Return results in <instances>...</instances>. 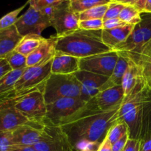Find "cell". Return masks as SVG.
Here are the masks:
<instances>
[{
  "mask_svg": "<svg viewBox=\"0 0 151 151\" xmlns=\"http://www.w3.org/2000/svg\"><path fill=\"white\" fill-rule=\"evenodd\" d=\"M121 104L109 110H101L90 100L58 126L66 134L72 147L81 141L101 144L109 128L121 119Z\"/></svg>",
  "mask_w": 151,
  "mask_h": 151,
  "instance_id": "1",
  "label": "cell"
},
{
  "mask_svg": "<svg viewBox=\"0 0 151 151\" xmlns=\"http://www.w3.org/2000/svg\"><path fill=\"white\" fill-rule=\"evenodd\" d=\"M55 37L56 51L83 58L108 52L111 49L103 43L102 29L86 30L78 29Z\"/></svg>",
  "mask_w": 151,
  "mask_h": 151,
  "instance_id": "2",
  "label": "cell"
},
{
  "mask_svg": "<svg viewBox=\"0 0 151 151\" xmlns=\"http://www.w3.org/2000/svg\"><path fill=\"white\" fill-rule=\"evenodd\" d=\"M150 101L151 89L140 77L134 88L123 99L119 110L120 119L128 127L130 138L139 139L145 109Z\"/></svg>",
  "mask_w": 151,
  "mask_h": 151,
  "instance_id": "3",
  "label": "cell"
},
{
  "mask_svg": "<svg viewBox=\"0 0 151 151\" xmlns=\"http://www.w3.org/2000/svg\"><path fill=\"white\" fill-rule=\"evenodd\" d=\"M43 93L47 105L60 98H80L81 83L74 74H51L45 82Z\"/></svg>",
  "mask_w": 151,
  "mask_h": 151,
  "instance_id": "4",
  "label": "cell"
},
{
  "mask_svg": "<svg viewBox=\"0 0 151 151\" xmlns=\"http://www.w3.org/2000/svg\"><path fill=\"white\" fill-rule=\"evenodd\" d=\"M151 39V13H141V21L134 26L126 41L114 49L134 60L142 48Z\"/></svg>",
  "mask_w": 151,
  "mask_h": 151,
  "instance_id": "5",
  "label": "cell"
},
{
  "mask_svg": "<svg viewBox=\"0 0 151 151\" xmlns=\"http://www.w3.org/2000/svg\"><path fill=\"white\" fill-rule=\"evenodd\" d=\"M41 10L50 18V24L58 35L79 29V13L72 10L69 0H63Z\"/></svg>",
  "mask_w": 151,
  "mask_h": 151,
  "instance_id": "6",
  "label": "cell"
},
{
  "mask_svg": "<svg viewBox=\"0 0 151 151\" xmlns=\"http://www.w3.org/2000/svg\"><path fill=\"white\" fill-rule=\"evenodd\" d=\"M52 60L39 66L27 67L14 86L16 97L34 90L44 89V84L52 74Z\"/></svg>",
  "mask_w": 151,
  "mask_h": 151,
  "instance_id": "7",
  "label": "cell"
},
{
  "mask_svg": "<svg viewBox=\"0 0 151 151\" xmlns=\"http://www.w3.org/2000/svg\"><path fill=\"white\" fill-rule=\"evenodd\" d=\"M44 89H37L17 97L15 107L31 121L44 122L47 115V103Z\"/></svg>",
  "mask_w": 151,
  "mask_h": 151,
  "instance_id": "8",
  "label": "cell"
},
{
  "mask_svg": "<svg viewBox=\"0 0 151 151\" xmlns=\"http://www.w3.org/2000/svg\"><path fill=\"white\" fill-rule=\"evenodd\" d=\"M87 103L81 98H60L47 105L44 121L54 125H60L64 120L81 110Z\"/></svg>",
  "mask_w": 151,
  "mask_h": 151,
  "instance_id": "9",
  "label": "cell"
},
{
  "mask_svg": "<svg viewBox=\"0 0 151 151\" xmlns=\"http://www.w3.org/2000/svg\"><path fill=\"white\" fill-rule=\"evenodd\" d=\"M16 29L22 37L27 35H41L47 27L51 26L50 18L41 10L29 6L15 23Z\"/></svg>",
  "mask_w": 151,
  "mask_h": 151,
  "instance_id": "10",
  "label": "cell"
},
{
  "mask_svg": "<svg viewBox=\"0 0 151 151\" xmlns=\"http://www.w3.org/2000/svg\"><path fill=\"white\" fill-rule=\"evenodd\" d=\"M41 139L32 145L37 151H73L74 148L67 137L58 125L45 122Z\"/></svg>",
  "mask_w": 151,
  "mask_h": 151,
  "instance_id": "11",
  "label": "cell"
},
{
  "mask_svg": "<svg viewBox=\"0 0 151 151\" xmlns=\"http://www.w3.org/2000/svg\"><path fill=\"white\" fill-rule=\"evenodd\" d=\"M118 58L119 54L114 50L80 58V70L87 71L109 78L113 72Z\"/></svg>",
  "mask_w": 151,
  "mask_h": 151,
  "instance_id": "12",
  "label": "cell"
},
{
  "mask_svg": "<svg viewBox=\"0 0 151 151\" xmlns=\"http://www.w3.org/2000/svg\"><path fill=\"white\" fill-rule=\"evenodd\" d=\"M45 122L31 121L18 127L12 131L14 145L32 146L41 139L44 134Z\"/></svg>",
  "mask_w": 151,
  "mask_h": 151,
  "instance_id": "13",
  "label": "cell"
},
{
  "mask_svg": "<svg viewBox=\"0 0 151 151\" xmlns=\"http://www.w3.org/2000/svg\"><path fill=\"white\" fill-rule=\"evenodd\" d=\"M74 75L81 83L80 98L86 103L94 98L109 80V77L97 75L87 71L79 70Z\"/></svg>",
  "mask_w": 151,
  "mask_h": 151,
  "instance_id": "14",
  "label": "cell"
},
{
  "mask_svg": "<svg viewBox=\"0 0 151 151\" xmlns=\"http://www.w3.org/2000/svg\"><path fill=\"white\" fill-rule=\"evenodd\" d=\"M16 98L0 103V131L12 132L29 121L15 107Z\"/></svg>",
  "mask_w": 151,
  "mask_h": 151,
  "instance_id": "15",
  "label": "cell"
},
{
  "mask_svg": "<svg viewBox=\"0 0 151 151\" xmlns=\"http://www.w3.org/2000/svg\"><path fill=\"white\" fill-rule=\"evenodd\" d=\"M56 53L54 36L44 38L43 42L32 53L27 56V66H39L51 61Z\"/></svg>",
  "mask_w": 151,
  "mask_h": 151,
  "instance_id": "16",
  "label": "cell"
},
{
  "mask_svg": "<svg viewBox=\"0 0 151 151\" xmlns=\"http://www.w3.org/2000/svg\"><path fill=\"white\" fill-rule=\"evenodd\" d=\"M125 93L122 85L114 86L100 91L91 101L101 110H109L122 103Z\"/></svg>",
  "mask_w": 151,
  "mask_h": 151,
  "instance_id": "17",
  "label": "cell"
},
{
  "mask_svg": "<svg viewBox=\"0 0 151 151\" xmlns=\"http://www.w3.org/2000/svg\"><path fill=\"white\" fill-rule=\"evenodd\" d=\"M80 58L61 52L56 51L52 60V74L57 75H72L80 70Z\"/></svg>",
  "mask_w": 151,
  "mask_h": 151,
  "instance_id": "18",
  "label": "cell"
},
{
  "mask_svg": "<svg viewBox=\"0 0 151 151\" xmlns=\"http://www.w3.org/2000/svg\"><path fill=\"white\" fill-rule=\"evenodd\" d=\"M134 24H126L111 29H102L103 43L112 50L126 41L134 29Z\"/></svg>",
  "mask_w": 151,
  "mask_h": 151,
  "instance_id": "19",
  "label": "cell"
},
{
  "mask_svg": "<svg viewBox=\"0 0 151 151\" xmlns=\"http://www.w3.org/2000/svg\"><path fill=\"white\" fill-rule=\"evenodd\" d=\"M134 61L138 66L141 78L151 89V39L143 46Z\"/></svg>",
  "mask_w": 151,
  "mask_h": 151,
  "instance_id": "20",
  "label": "cell"
},
{
  "mask_svg": "<svg viewBox=\"0 0 151 151\" xmlns=\"http://www.w3.org/2000/svg\"><path fill=\"white\" fill-rule=\"evenodd\" d=\"M22 38L15 25L0 31V58H4L13 52Z\"/></svg>",
  "mask_w": 151,
  "mask_h": 151,
  "instance_id": "21",
  "label": "cell"
},
{
  "mask_svg": "<svg viewBox=\"0 0 151 151\" xmlns=\"http://www.w3.org/2000/svg\"><path fill=\"white\" fill-rule=\"evenodd\" d=\"M24 69L13 70L0 79V103L17 98L14 91L15 84L22 76Z\"/></svg>",
  "mask_w": 151,
  "mask_h": 151,
  "instance_id": "22",
  "label": "cell"
},
{
  "mask_svg": "<svg viewBox=\"0 0 151 151\" xmlns=\"http://www.w3.org/2000/svg\"><path fill=\"white\" fill-rule=\"evenodd\" d=\"M139 139L140 141L139 151H151V101L145 109Z\"/></svg>",
  "mask_w": 151,
  "mask_h": 151,
  "instance_id": "23",
  "label": "cell"
},
{
  "mask_svg": "<svg viewBox=\"0 0 151 151\" xmlns=\"http://www.w3.org/2000/svg\"><path fill=\"white\" fill-rule=\"evenodd\" d=\"M129 60L130 58L127 56L119 54V58L115 65L111 75L109 77L108 81L103 85L100 91L109 88V87L114 86L122 85V78L128 66Z\"/></svg>",
  "mask_w": 151,
  "mask_h": 151,
  "instance_id": "24",
  "label": "cell"
},
{
  "mask_svg": "<svg viewBox=\"0 0 151 151\" xmlns=\"http://www.w3.org/2000/svg\"><path fill=\"white\" fill-rule=\"evenodd\" d=\"M140 78L138 66L133 60L130 59L127 70L122 78V86L123 88L125 97L128 95L134 88Z\"/></svg>",
  "mask_w": 151,
  "mask_h": 151,
  "instance_id": "25",
  "label": "cell"
},
{
  "mask_svg": "<svg viewBox=\"0 0 151 151\" xmlns=\"http://www.w3.org/2000/svg\"><path fill=\"white\" fill-rule=\"evenodd\" d=\"M44 38L38 35H27L22 37L15 48V51L27 57L32 53L43 42Z\"/></svg>",
  "mask_w": 151,
  "mask_h": 151,
  "instance_id": "26",
  "label": "cell"
},
{
  "mask_svg": "<svg viewBox=\"0 0 151 151\" xmlns=\"http://www.w3.org/2000/svg\"><path fill=\"white\" fill-rule=\"evenodd\" d=\"M110 0H69L72 10L77 13H81L90 8L103 4H108Z\"/></svg>",
  "mask_w": 151,
  "mask_h": 151,
  "instance_id": "27",
  "label": "cell"
},
{
  "mask_svg": "<svg viewBox=\"0 0 151 151\" xmlns=\"http://www.w3.org/2000/svg\"><path fill=\"white\" fill-rule=\"evenodd\" d=\"M127 133H129L128 125L122 119H120L109 128L106 139L111 144L113 145Z\"/></svg>",
  "mask_w": 151,
  "mask_h": 151,
  "instance_id": "28",
  "label": "cell"
},
{
  "mask_svg": "<svg viewBox=\"0 0 151 151\" xmlns=\"http://www.w3.org/2000/svg\"><path fill=\"white\" fill-rule=\"evenodd\" d=\"M119 19L124 23L136 25L141 21V13L133 5H126L121 11Z\"/></svg>",
  "mask_w": 151,
  "mask_h": 151,
  "instance_id": "29",
  "label": "cell"
},
{
  "mask_svg": "<svg viewBox=\"0 0 151 151\" xmlns=\"http://www.w3.org/2000/svg\"><path fill=\"white\" fill-rule=\"evenodd\" d=\"M108 7H109V4L96 6L92 8L85 10L79 13L80 21L88 20V19H103V20L105 14L107 11Z\"/></svg>",
  "mask_w": 151,
  "mask_h": 151,
  "instance_id": "30",
  "label": "cell"
},
{
  "mask_svg": "<svg viewBox=\"0 0 151 151\" xmlns=\"http://www.w3.org/2000/svg\"><path fill=\"white\" fill-rule=\"evenodd\" d=\"M4 58L7 60L12 70L26 69L27 67L26 56L15 51V50L7 55Z\"/></svg>",
  "mask_w": 151,
  "mask_h": 151,
  "instance_id": "31",
  "label": "cell"
},
{
  "mask_svg": "<svg viewBox=\"0 0 151 151\" xmlns=\"http://www.w3.org/2000/svg\"><path fill=\"white\" fill-rule=\"evenodd\" d=\"M27 4H29L28 1L26 4H24L23 6H22V7H19V8L7 13L5 16L1 18L0 19V31L4 30V29H7V28L15 25V23L16 22L17 19H19L18 16H19V13L22 11V10L26 7V5Z\"/></svg>",
  "mask_w": 151,
  "mask_h": 151,
  "instance_id": "32",
  "label": "cell"
},
{
  "mask_svg": "<svg viewBox=\"0 0 151 151\" xmlns=\"http://www.w3.org/2000/svg\"><path fill=\"white\" fill-rule=\"evenodd\" d=\"M125 6V5L120 4V3L115 2L113 1H111L109 4V7H108L107 11L103 18V21L110 19H114V18H119V14H120L121 11L123 10Z\"/></svg>",
  "mask_w": 151,
  "mask_h": 151,
  "instance_id": "33",
  "label": "cell"
},
{
  "mask_svg": "<svg viewBox=\"0 0 151 151\" xmlns=\"http://www.w3.org/2000/svg\"><path fill=\"white\" fill-rule=\"evenodd\" d=\"M79 28L86 30H100L103 29V19H88L79 22Z\"/></svg>",
  "mask_w": 151,
  "mask_h": 151,
  "instance_id": "34",
  "label": "cell"
},
{
  "mask_svg": "<svg viewBox=\"0 0 151 151\" xmlns=\"http://www.w3.org/2000/svg\"><path fill=\"white\" fill-rule=\"evenodd\" d=\"M13 146L12 132L0 131V151H11Z\"/></svg>",
  "mask_w": 151,
  "mask_h": 151,
  "instance_id": "35",
  "label": "cell"
},
{
  "mask_svg": "<svg viewBox=\"0 0 151 151\" xmlns=\"http://www.w3.org/2000/svg\"><path fill=\"white\" fill-rule=\"evenodd\" d=\"M100 144L89 141H81L73 146L76 151H97Z\"/></svg>",
  "mask_w": 151,
  "mask_h": 151,
  "instance_id": "36",
  "label": "cell"
},
{
  "mask_svg": "<svg viewBox=\"0 0 151 151\" xmlns=\"http://www.w3.org/2000/svg\"><path fill=\"white\" fill-rule=\"evenodd\" d=\"M63 0H28L29 6L38 10H42L45 7L61 1Z\"/></svg>",
  "mask_w": 151,
  "mask_h": 151,
  "instance_id": "37",
  "label": "cell"
},
{
  "mask_svg": "<svg viewBox=\"0 0 151 151\" xmlns=\"http://www.w3.org/2000/svg\"><path fill=\"white\" fill-rule=\"evenodd\" d=\"M126 24L124 23L122 20L119 18H114V19H107V20L103 21V29H111L114 28L119 27L123 26Z\"/></svg>",
  "mask_w": 151,
  "mask_h": 151,
  "instance_id": "38",
  "label": "cell"
},
{
  "mask_svg": "<svg viewBox=\"0 0 151 151\" xmlns=\"http://www.w3.org/2000/svg\"><path fill=\"white\" fill-rule=\"evenodd\" d=\"M130 138L129 133L125 134L122 138L119 139L118 141L114 143L112 145V151H122L124 147H125V145H126L127 142H128V139Z\"/></svg>",
  "mask_w": 151,
  "mask_h": 151,
  "instance_id": "39",
  "label": "cell"
},
{
  "mask_svg": "<svg viewBox=\"0 0 151 151\" xmlns=\"http://www.w3.org/2000/svg\"><path fill=\"white\" fill-rule=\"evenodd\" d=\"M140 141L137 139H128L122 151H139Z\"/></svg>",
  "mask_w": 151,
  "mask_h": 151,
  "instance_id": "40",
  "label": "cell"
},
{
  "mask_svg": "<svg viewBox=\"0 0 151 151\" xmlns=\"http://www.w3.org/2000/svg\"><path fill=\"white\" fill-rule=\"evenodd\" d=\"M12 69L5 58H0V79L12 72Z\"/></svg>",
  "mask_w": 151,
  "mask_h": 151,
  "instance_id": "41",
  "label": "cell"
},
{
  "mask_svg": "<svg viewBox=\"0 0 151 151\" xmlns=\"http://www.w3.org/2000/svg\"><path fill=\"white\" fill-rule=\"evenodd\" d=\"M97 151H112V145L105 138L100 144Z\"/></svg>",
  "mask_w": 151,
  "mask_h": 151,
  "instance_id": "42",
  "label": "cell"
},
{
  "mask_svg": "<svg viewBox=\"0 0 151 151\" xmlns=\"http://www.w3.org/2000/svg\"><path fill=\"white\" fill-rule=\"evenodd\" d=\"M11 151H37L32 146L14 145Z\"/></svg>",
  "mask_w": 151,
  "mask_h": 151,
  "instance_id": "43",
  "label": "cell"
},
{
  "mask_svg": "<svg viewBox=\"0 0 151 151\" xmlns=\"http://www.w3.org/2000/svg\"><path fill=\"white\" fill-rule=\"evenodd\" d=\"M146 1H147V0H136L134 6L140 13H142V12H144Z\"/></svg>",
  "mask_w": 151,
  "mask_h": 151,
  "instance_id": "44",
  "label": "cell"
},
{
  "mask_svg": "<svg viewBox=\"0 0 151 151\" xmlns=\"http://www.w3.org/2000/svg\"><path fill=\"white\" fill-rule=\"evenodd\" d=\"M136 0H113L115 2L120 3V4H124V5H134Z\"/></svg>",
  "mask_w": 151,
  "mask_h": 151,
  "instance_id": "45",
  "label": "cell"
},
{
  "mask_svg": "<svg viewBox=\"0 0 151 151\" xmlns=\"http://www.w3.org/2000/svg\"><path fill=\"white\" fill-rule=\"evenodd\" d=\"M144 12L151 13V0H147L145 4V7Z\"/></svg>",
  "mask_w": 151,
  "mask_h": 151,
  "instance_id": "46",
  "label": "cell"
},
{
  "mask_svg": "<svg viewBox=\"0 0 151 151\" xmlns=\"http://www.w3.org/2000/svg\"><path fill=\"white\" fill-rule=\"evenodd\" d=\"M110 1H113V0H110Z\"/></svg>",
  "mask_w": 151,
  "mask_h": 151,
  "instance_id": "47",
  "label": "cell"
}]
</instances>
